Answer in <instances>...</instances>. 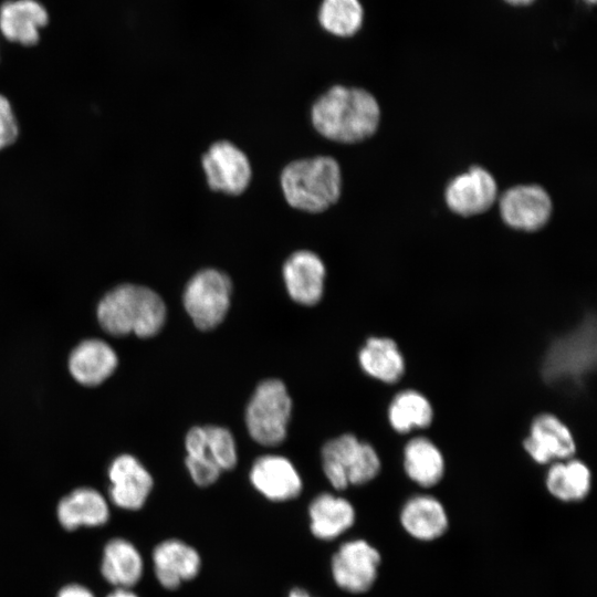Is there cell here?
I'll use <instances>...</instances> for the list:
<instances>
[{
  "label": "cell",
  "instance_id": "1",
  "mask_svg": "<svg viewBox=\"0 0 597 597\" xmlns=\"http://www.w3.org/2000/svg\"><path fill=\"white\" fill-rule=\"evenodd\" d=\"M380 108L366 90L334 85L312 108L316 130L327 139L354 144L370 137L378 127Z\"/></svg>",
  "mask_w": 597,
  "mask_h": 597
},
{
  "label": "cell",
  "instance_id": "2",
  "mask_svg": "<svg viewBox=\"0 0 597 597\" xmlns=\"http://www.w3.org/2000/svg\"><path fill=\"white\" fill-rule=\"evenodd\" d=\"M102 328L114 336L130 333L139 337L157 334L166 318V306L153 290L123 284L109 291L97 306Z\"/></svg>",
  "mask_w": 597,
  "mask_h": 597
},
{
  "label": "cell",
  "instance_id": "3",
  "mask_svg": "<svg viewBox=\"0 0 597 597\" xmlns=\"http://www.w3.org/2000/svg\"><path fill=\"white\" fill-rule=\"evenodd\" d=\"M281 186L286 201L293 208L322 212L341 196V168L329 156L295 160L283 169Z\"/></svg>",
  "mask_w": 597,
  "mask_h": 597
},
{
  "label": "cell",
  "instance_id": "4",
  "mask_svg": "<svg viewBox=\"0 0 597 597\" xmlns=\"http://www.w3.org/2000/svg\"><path fill=\"white\" fill-rule=\"evenodd\" d=\"M596 362V324L586 317L572 331L555 338L547 347L541 374L547 383L579 380L594 369Z\"/></svg>",
  "mask_w": 597,
  "mask_h": 597
},
{
  "label": "cell",
  "instance_id": "5",
  "mask_svg": "<svg viewBox=\"0 0 597 597\" xmlns=\"http://www.w3.org/2000/svg\"><path fill=\"white\" fill-rule=\"evenodd\" d=\"M322 459L324 473L337 490L365 484L374 480L381 468L376 449L350 433L326 442Z\"/></svg>",
  "mask_w": 597,
  "mask_h": 597
},
{
  "label": "cell",
  "instance_id": "6",
  "mask_svg": "<svg viewBox=\"0 0 597 597\" xmlns=\"http://www.w3.org/2000/svg\"><path fill=\"white\" fill-rule=\"evenodd\" d=\"M186 467L196 484L216 482L222 470L237 463L235 442L222 427L206 426L190 429L186 436Z\"/></svg>",
  "mask_w": 597,
  "mask_h": 597
},
{
  "label": "cell",
  "instance_id": "7",
  "mask_svg": "<svg viewBox=\"0 0 597 597\" xmlns=\"http://www.w3.org/2000/svg\"><path fill=\"white\" fill-rule=\"evenodd\" d=\"M292 400L279 379L262 381L252 395L245 411V423L253 440L275 446L286 436Z\"/></svg>",
  "mask_w": 597,
  "mask_h": 597
},
{
  "label": "cell",
  "instance_id": "8",
  "mask_svg": "<svg viewBox=\"0 0 597 597\" xmlns=\"http://www.w3.org/2000/svg\"><path fill=\"white\" fill-rule=\"evenodd\" d=\"M230 277L216 269L196 273L184 292V306L195 325L203 331L222 322L230 306Z\"/></svg>",
  "mask_w": 597,
  "mask_h": 597
},
{
  "label": "cell",
  "instance_id": "9",
  "mask_svg": "<svg viewBox=\"0 0 597 597\" xmlns=\"http://www.w3.org/2000/svg\"><path fill=\"white\" fill-rule=\"evenodd\" d=\"M522 449L537 464L573 458L577 451L570 428L556 415L541 412L528 426Z\"/></svg>",
  "mask_w": 597,
  "mask_h": 597
},
{
  "label": "cell",
  "instance_id": "10",
  "mask_svg": "<svg viewBox=\"0 0 597 597\" xmlns=\"http://www.w3.org/2000/svg\"><path fill=\"white\" fill-rule=\"evenodd\" d=\"M381 557L365 540H353L339 546L332 558V575L336 585L353 594L369 590L375 584Z\"/></svg>",
  "mask_w": 597,
  "mask_h": 597
},
{
  "label": "cell",
  "instance_id": "11",
  "mask_svg": "<svg viewBox=\"0 0 597 597\" xmlns=\"http://www.w3.org/2000/svg\"><path fill=\"white\" fill-rule=\"evenodd\" d=\"M202 167L209 187L229 195L243 192L252 176L245 154L227 140L210 146L202 157Z\"/></svg>",
  "mask_w": 597,
  "mask_h": 597
},
{
  "label": "cell",
  "instance_id": "12",
  "mask_svg": "<svg viewBox=\"0 0 597 597\" xmlns=\"http://www.w3.org/2000/svg\"><path fill=\"white\" fill-rule=\"evenodd\" d=\"M552 209L549 195L537 185L512 187L500 199L503 221L511 228L523 231L543 228L551 218Z\"/></svg>",
  "mask_w": 597,
  "mask_h": 597
},
{
  "label": "cell",
  "instance_id": "13",
  "mask_svg": "<svg viewBox=\"0 0 597 597\" xmlns=\"http://www.w3.org/2000/svg\"><path fill=\"white\" fill-rule=\"evenodd\" d=\"M493 176L481 167H472L457 176L447 187L446 201L455 213L469 217L486 211L496 200Z\"/></svg>",
  "mask_w": 597,
  "mask_h": 597
},
{
  "label": "cell",
  "instance_id": "14",
  "mask_svg": "<svg viewBox=\"0 0 597 597\" xmlns=\"http://www.w3.org/2000/svg\"><path fill=\"white\" fill-rule=\"evenodd\" d=\"M283 279L290 296L302 305L316 304L324 291L325 266L312 251H296L283 265Z\"/></svg>",
  "mask_w": 597,
  "mask_h": 597
},
{
  "label": "cell",
  "instance_id": "15",
  "mask_svg": "<svg viewBox=\"0 0 597 597\" xmlns=\"http://www.w3.org/2000/svg\"><path fill=\"white\" fill-rule=\"evenodd\" d=\"M153 562L158 582L167 589H176L184 582L193 579L201 566L199 553L193 547L172 538L155 547Z\"/></svg>",
  "mask_w": 597,
  "mask_h": 597
},
{
  "label": "cell",
  "instance_id": "16",
  "mask_svg": "<svg viewBox=\"0 0 597 597\" xmlns=\"http://www.w3.org/2000/svg\"><path fill=\"white\" fill-rule=\"evenodd\" d=\"M253 486L266 499L287 501L296 498L302 490V480L285 458L280 455L260 457L250 472Z\"/></svg>",
  "mask_w": 597,
  "mask_h": 597
},
{
  "label": "cell",
  "instance_id": "17",
  "mask_svg": "<svg viewBox=\"0 0 597 597\" xmlns=\"http://www.w3.org/2000/svg\"><path fill=\"white\" fill-rule=\"evenodd\" d=\"M113 502L126 510L140 509L151 488L153 479L137 459L129 454L116 458L108 472Z\"/></svg>",
  "mask_w": 597,
  "mask_h": 597
},
{
  "label": "cell",
  "instance_id": "18",
  "mask_svg": "<svg viewBox=\"0 0 597 597\" xmlns=\"http://www.w3.org/2000/svg\"><path fill=\"white\" fill-rule=\"evenodd\" d=\"M48 21L46 9L36 0H10L0 7V31L10 42L35 44Z\"/></svg>",
  "mask_w": 597,
  "mask_h": 597
},
{
  "label": "cell",
  "instance_id": "19",
  "mask_svg": "<svg viewBox=\"0 0 597 597\" xmlns=\"http://www.w3.org/2000/svg\"><path fill=\"white\" fill-rule=\"evenodd\" d=\"M402 528L418 541H433L449 526L443 504L429 494H418L405 502L399 515Z\"/></svg>",
  "mask_w": 597,
  "mask_h": 597
},
{
  "label": "cell",
  "instance_id": "20",
  "mask_svg": "<svg viewBox=\"0 0 597 597\" xmlns=\"http://www.w3.org/2000/svg\"><path fill=\"white\" fill-rule=\"evenodd\" d=\"M362 369L388 385L398 383L406 371V359L397 342L387 336H371L358 352Z\"/></svg>",
  "mask_w": 597,
  "mask_h": 597
},
{
  "label": "cell",
  "instance_id": "21",
  "mask_svg": "<svg viewBox=\"0 0 597 597\" xmlns=\"http://www.w3.org/2000/svg\"><path fill=\"white\" fill-rule=\"evenodd\" d=\"M402 468L409 480L419 486L431 488L443 478L446 459L430 438L417 436L404 446Z\"/></svg>",
  "mask_w": 597,
  "mask_h": 597
},
{
  "label": "cell",
  "instance_id": "22",
  "mask_svg": "<svg viewBox=\"0 0 597 597\" xmlns=\"http://www.w3.org/2000/svg\"><path fill=\"white\" fill-rule=\"evenodd\" d=\"M117 366L113 348L100 339L78 344L70 355L69 368L80 384L96 386L112 375Z\"/></svg>",
  "mask_w": 597,
  "mask_h": 597
},
{
  "label": "cell",
  "instance_id": "23",
  "mask_svg": "<svg viewBox=\"0 0 597 597\" xmlns=\"http://www.w3.org/2000/svg\"><path fill=\"white\" fill-rule=\"evenodd\" d=\"M545 488L559 501H582L591 488L590 469L584 461L574 457L552 462L546 471Z\"/></svg>",
  "mask_w": 597,
  "mask_h": 597
},
{
  "label": "cell",
  "instance_id": "24",
  "mask_svg": "<svg viewBox=\"0 0 597 597\" xmlns=\"http://www.w3.org/2000/svg\"><path fill=\"white\" fill-rule=\"evenodd\" d=\"M308 513L313 535L325 541L333 540L350 528L356 516L350 502L329 493L315 498Z\"/></svg>",
  "mask_w": 597,
  "mask_h": 597
},
{
  "label": "cell",
  "instance_id": "25",
  "mask_svg": "<svg viewBox=\"0 0 597 597\" xmlns=\"http://www.w3.org/2000/svg\"><path fill=\"white\" fill-rule=\"evenodd\" d=\"M316 22L328 36L348 40L362 31L365 8L362 0H320Z\"/></svg>",
  "mask_w": 597,
  "mask_h": 597
},
{
  "label": "cell",
  "instance_id": "26",
  "mask_svg": "<svg viewBox=\"0 0 597 597\" xmlns=\"http://www.w3.org/2000/svg\"><path fill=\"white\" fill-rule=\"evenodd\" d=\"M433 417L434 409L429 398L411 388L398 391L387 408L388 423L399 434L430 427Z\"/></svg>",
  "mask_w": 597,
  "mask_h": 597
},
{
  "label": "cell",
  "instance_id": "27",
  "mask_svg": "<svg viewBox=\"0 0 597 597\" xmlns=\"http://www.w3.org/2000/svg\"><path fill=\"white\" fill-rule=\"evenodd\" d=\"M104 498L93 489H77L62 499L57 506L59 521L66 530L78 526H97L108 519Z\"/></svg>",
  "mask_w": 597,
  "mask_h": 597
},
{
  "label": "cell",
  "instance_id": "28",
  "mask_svg": "<svg viewBox=\"0 0 597 597\" xmlns=\"http://www.w3.org/2000/svg\"><path fill=\"white\" fill-rule=\"evenodd\" d=\"M102 574L118 588L134 586L143 574V559L137 548L128 541L115 538L105 549Z\"/></svg>",
  "mask_w": 597,
  "mask_h": 597
},
{
  "label": "cell",
  "instance_id": "29",
  "mask_svg": "<svg viewBox=\"0 0 597 597\" xmlns=\"http://www.w3.org/2000/svg\"><path fill=\"white\" fill-rule=\"evenodd\" d=\"M19 127L9 101L0 95V149L11 145L18 137Z\"/></svg>",
  "mask_w": 597,
  "mask_h": 597
},
{
  "label": "cell",
  "instance_id": "30",
  "mask_svg": "<svg viewBox=\"0 0 597 597\" xmlns=\"http://www.w3.org/2000/svg\"><path fill=\"white\" fill-rule=\"evenodd\" d=\"M57 597H94V595L83 586L69 585L60 590Z\"/></svg>",
  "mask_w": 597,
  "mask_h": 597
},
{
  "label": "cell",
  "instance_id": "31",
  "mask_svg": "<svg viewBox=\"0 0 597 597\" xmlns=\"http://www.w3.org/2000/svg\"><path fill=\"white\" fill-rule=\"evenodd\" d=\"M107 597H138V596H136L134 593L128 590V588H117Z\"/></svg>",
  "mask_w": 597,
  "mask_h": 597
},
{
  "label": "cell",
  "instance_id": "32",
  "mask_svg": "<svg viewBox=\"0 0 597 597\" xmlns=\"http://www.w3.org/2000/svg\"><path fill=\"white\" fill-rule=\"evenodd\" d=\"M289 597H311V596L305 590L301 588H295L290 593Z\"/></svg>",
  "mask_w": 597,
  "mask_h": 597
},
{
  "label": "cell",
  "instance_id": "33",
  "mask_svg": "<svg viewBox=\"0 0 597 597\" xmlns=\"http://www.w3.org/2000/svg\"><path fill=\"white\" fill-rule=\"evenodd\" d=\"M507 3L514 4V6H523V4H530L534 0H505Z\"/></svg>",
  "mask_w": 597,
  "mask_h": 597
},
{
  "label": "cell",
  "instance_id": "34",
  "mask_svg": "<svg viewBox=\"0 0 597 597\" xmlns=\"http://www.w3.org/2000/svg\"><path fill=\"white\" fill-rule=\"evenodd\" d=\"M584 1L590 4H594L596 2V0H584Z\"/></svg>",
  "mask_w": 597,
  "mask_h": 597
}]
</instances>
